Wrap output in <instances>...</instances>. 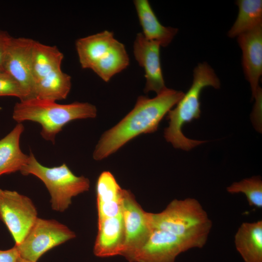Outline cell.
Returning <instances> with one entry per match:
<instances>
[{
	"instance_id": "cell-1",
	"label": "cell",
	"mask_w": 262,
	"mask_h": 262,
	"mask_svg": "<svg viewBox=\"0 0 262 262\" xmlns=\"http://www.w3.org/2000/svg\"><path fill=\"white\" fill-rule=\"evenodd\" d=\"M183 95L182 91L167 88L152 98L139 96L132 110L102 135L93 158L97 161L105 159L134 137L157 131L162 119Z\"/></svg>"
},
{
	"instance_id": "cell-2",
	"label": "cell",
	"mask_w": 262,
	"mask_h": 262,
	"mask_svg": "<svg viewBox=\"0 0 262 262\" xmlns=\"http://www.w3.org/2000/svg\"><path fill=\"white\" fill-rule=\"evenodd\" d=\"M97 109L88 102H74L62 104L55 101L32 98L14 105L12 117L17 123L36 122L41 126L43 139L54 143L57 134L71 121L94 118Z\"/></svg>"
},
{
	"instance_id": "cell-3",
	"label": "cell",
	"mask_w": 262,
	"mask_h": 262,
	"mask_svg": "<svg viewBox=\"0 0 262 262\" xmlns=\"http://www.w3.org/2000/svg\"><path fill=\"white\" fill-rule=\"evenodd\" d=\"M152 228L175 235L193 248L203 247L212 222L199 202L194 198L174 199L159 213H149Z\"/></svg>"
},
{
	"instance_id": "cell-4",
	"label": "cell",
	"mask_w": 262,
	"mask_h": 262,
	"mask_svg": "<svg viewBox=\"0 0 262 262\" xmlns=\"http://www.w3.org/2000/svg\"><path fill=\"white\" fill-rule=\"evenodd\" d=\"M212 86L220 87V81L213 68L206 62L198 64L194 68L191 87L176 105L167 114L168 126L164 129V137L177 148L189 150L205 141L192 140L184 136L182 131L183 126L200 114V96L202 90Z\"/></svg>"
},
{
	"instance_id": "cell-5",
	"label": "cell",
	"mask_w": 262,
	"mask_h": 262,
	"mask_svg": "<svg viewBox=\"0 0 262 262\" xmlns=\"http://www.w3.org/2000/svg\"><path fill=\"white\" fill-rule=\"evenodd\" d=\"M20 172L24 175H34L44 183L51 196L52 209L59 212L67 209L73 197L88 191L90 187L88 178L76 176L66 164L52 167L44 166L32 152Z\"/></svg>"
},
{
	"instance_id": "cell-6",
	"label": "cell",
	"mask_w": 262,
	"mask_h": 262,
	"mask_svg": "<svg viewBox=\"0 0 262 262\" xmlns=\"http://www.w3.org/2000/svg\"><path fill=\"white\" fill-rule=\"evenodd\" d=\"M76 237L66 226L37 218L22 242L15 246L21 258L36 262L48 250Z\"/></svg>"
},
{
	"instance_id": "cell-7",
	"label": "cell",
	"mask_w": 262,
	"mask_h": 262,
	"mask_svg": "<svg viewBox=\"0 0 262 262\" xmlns=\"http://www.w3.org/2000/svg\"><path fill=\"white\" fill-rule=\"evenodd\" d=\"M37 218L36 209L30 198L15 191L0 189V220L15 245L22 242Z\"/></svg>"
},
{
	"instance_id": "cell-8",
	"label": "cell",
	"mask_w": 262,
	"mask_h": 262,
	"mask_svg": "<svg viewBox=\"0 0 262 262\" xmlns=\"http://www.w3.org/2000/svg\"><path fill=\"white\" fill-rule=\"evenodd\" d=\"M122 214L125 231V242L122 255L133 262L138 251L145 244L153 229L149 216L136 201L133 195L125 189Z\"/></svg>"
},
{
	"instance_id": "cell-9",
	"label": "cell",
	"mask_w": 262,
	"mask_h": 262,
	"mask_svg": "<svg viewBox=\"0 0 262 262\" xmlns=\"http://www.w3.org/2000/svg\"><path fill=\"white\" fill-rule=\"evenodd\" d=\"M34 42V40L29 38L12 37L4 64V71L19 84L27 94L28 98H34V81L32 67Z\"/></svg>"
},
{
	"instance_id": "cell-10",
	"label": "cell",
	"mask_w": 262,
	"mask_h": 262,
	"mask_svg": "<svg viewBox=\"0 0 262 262\" xmlns=\"http://www.w3.org/2000/svg\"><path fill=\"white\" fill-rule=\"evenodd\" d=\"M191 248V246L179 237L154 229L133 262H175L179 254Z\"/></svg>"
},
{
	"instance_id": "cell-11",
	"label": "cell",
	"mask_w": 262,
	"mask_h": 262,
	"mask_svg": "<svg viewBox=\"0 0 262 262\" xmlns=\"http://www.w3.org/2000/svg\"><path fill=\"white\" fill-rule=\"evenodd\" d=\"M160 44L147 39L142 33H138L133 44V54L139 65L145 71L146 84L144 92H154L157 95L167 87L162 73Z\"/></svg>"
},
{
	"instance_id": "cell-12",
	"label": "cell",
	"mask_w": 262,
	"mask_h": 262,
	"mask_svg": "<svg viewBox=\"0 0 262 262\" xmlns=\"http://www.w3.org/2000/svg\"><path fill=\"white\" fill-rule=\"evenodd\" d=\"M242 51V66L246 79L249 82L252 97L256 95L262 75V24L244 32L237 37Z\"/></svg>"
},
{
	"instance_id": "cell-13",
	"label": "cell",
	"mask_w": 262,
	"mask_h": 262,
	"mask_svg": "<svg viewBox=\"0 0 262 262\" xmlns=\"http://www.w3.org/2000/svg\"><path fill=\"white\" fill-rule=\"evenodd\" d=\"M125 242V231L122 213L98 222V232L94 246L99 257L122 255Z\"/></svg>"
},
{
	"instance_id": "cell-14",
	"label": "cell",
	"mask_w": 262,
	"mask_h": 262,
	"mask_svg": "<svg viewBox=\"0 0 262 262\" xmlns=\"http://www.w3.org/2000/svg\"><path fill=\"white\" fill-rule=\"evenodd\" d=\"M124 190L109 171L100 174L96 184L98 222L122 213Z\"/></svg>"
},
{
	"instance_id": "cell-15",
	"label": "cell",
	"mask_w": 262,
	"mask_h": 262,
	"mask_svg": "<svg viewBox=\"0 0 262 262\" xmlns=\"http://www.w3.org/2000/svg\"><path fill=\"white\" fill-rule=\"evenodd\" d=\"M117 40L107 30L78 39L75 46L81 67L91 69L109 55Z\"/></svg>"
},
{
	"instance_id": "cell-16",
	"label": "cell",
	"mask_w": 262,
	"mask_h": 262,
	"mask_svg": "<svg viewBox=\"0 0 262 262\" xmlns=\"http://www.w3.org/2000/svg\"><path fill=\"white\" fill-rule=\"evenodd\" d=\"M24 130L22 123H17L6 136L0 139V176L20 171L26 165L29 155L20 147V139Z\"/></svg>"
},
{
	"instance_id": "cell-17",
	"label": "cell",
	"mask_w": 262,
	"mask_h": 262,
	"mask_svg": "<svg viewBox=\"0 0 262 262\" xmlns=\"http://www.w3.org/2000/svg\"><path fill=\"white\" fill-rule=\"evenodd\" d=\"M134 4L144 37L158 42L162 47H165L169 45L177 33L178 29L163 25L148 0H135Z\"/></svg>"
},
{
	"instance_id": "cell-18",
	"label": "cell",
	"mask_w": 262,
	"mask_h": 262,
	"mask_svg": "<svg viewBox=\"0 0 262 262\" xmlns=\"http://www.w3.org/2000/svg\"><path fill=\"white\" fill-rule=\"evenodd\" d=\"M234 243L245 262H262V221L243 223L235 235Z\"/></svg>"
},
{
	"instance_id": "cell-19",
	"label": "cell",
	"mask_w": 262,
	"mask_h": 262,
	"mask_svg": "<svg viewBox=\"0 0 262 262\" xmlns=\"http://www.w3.org/2000/svg\"><path fill=\"white\" fill-rule=\"evenodd\" d=\"M63 54L56 46L34 42L32 55V73L34 83L52 72L61 69Z\"/></svg>"
},
{
	"instance_id": "cell-20",
	"label": "cell",
	"mask_w": 262,
	"mask_h": 262,
	"mask_svg": "<svg viewBox=\"0 0 262 262\" xmlns=\"http://www.w3.org/2000/svg\"><path fill=\"white\" fill-rule=\"evenodd\" d=\"M71 88V77L60 69L34 83V98L55 101L65 99Z\"/></svg>"
},
{
	"instance_id": "cell-21",
	"label": "cell",
	"mask_w": 262,
	"mask_h": 262,
	"mask_svg": "<svg viewBox=\"0 0 262 262\" xmlns=\"http://www.w3.org/2000/svg\"><path fill=\"white\" fill-rule=\"evenodd\" d=\"M235 3L239 12L236 20L228 32L230 38L237 37L262 24V0H238Z\"/></svg>"
},
{
	"instance_id": "cell-22",
	"label": "cell",
	"mask_w": 262,
	"mask_h": 262,
	"mask_svg": "<svg viewBox=\"0 0 262 262\" xmlns=\"http://www.w3.org/2000/svg\"><path fill=\"white\" fill-rule=\"evenodd\" d=\"M130 59L124 44L118 40L109 55L91 69L103 81L108 82L129 66Z\"/></svg>"
},
{
	"instance_id": "cell-23",
	"label": "cell",
	"mask_w": 262,
	"mask_h": 262,
	"mask_svg": "<svg viewBox=\"0 0 262 262\" xmlns=\"http://www.w3.org/2000/svg\"><path fill=\"white\" fill-rule=\"evenodd\" d=\"M230 194L241 193L245 195L250 206L262 208V181L260 177L254 176L233 182L227 187Z\"/></svg>"
},
{
	"instance_id": "cell-24",
	"label": "cell",
	"mask_w": 262,
	"mask_h": 262,
	"mask_svg": "<svg viewBox=\"0 0 262 262\" xmlns=\"http://www.w3.org/2000/svg\"><path fill=\"white\" fill-rule=\"evenodd\" d=\"M12 96L20 100L28 97L19 84L7 72L0 71V97Z\"/></svg>"
},
{
	"instance_id": "cell-25",
	"label": "cell",
	"mask_w": 262,
	"mask_h": 262,
	"mask_svg": "<svg viewBox=\"0 0 262 262\" xmlns=\"http://www.w3.org/2000/svg\"><path fill=\"white\" fill-rule=\"evenodd\" d=\"M12 37L7 32L0 29V71H4L5 58Z\"/></svg>"
},
{
	"instance_id": "cell-26",
	"label": "cell",
	"mask_w": 262,
	"mask_h": 262,
	"mask_svg": "<svg viewBox=\"0 0 262 262\" xmlns=\"http://www.w3.org/2000/svg\"><path fill=\"white\" fill-rule=\"evenodd\" d=\"M19 257V252L15 246L8 250H0V262H17Z\"/></svg>"
},
{
	"instance_id": "cell-27",
	"label": "cell",
	"mask_w": 262,
	"mask_h": 262,
	"mask_svg": "<svg viewBox=\"0 0 262 262\" xmlns=\"http://www.w3.org/2000/svg\"><path fill=\"white\" fill-rule=\"evenodd\" d=\"M17 262H31L29 261L26 260L25 259H24L20 257H19V258L17 260Z\"/></svg>"
}]
</instances>
